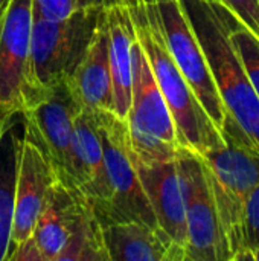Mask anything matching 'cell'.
Instances as JSON below:
<instances>
[{"instance_id":"cell-1","label":"cell","mask_w":259,"mask_h":261,"mask_svg":"<svg viewBox=\"0 0 259 261\" xmlns=\"http://www.w3.org/2000/svg\"><path fill=\"white\" fill-rule=\"evenodd\" d=\"M179 2L203 49L226 113L259 148V99L231 40V31L240 20L218 3Z\"/></svg>"},{"instance_id":"cell-2","label":"cell","mask_w":259,"mask_h":261,"mask_svg":"<svg viewBox=\"0 0 259 261\" xmlns=\"http://www.w3.org/2000/svg\"><path fill=\"white\" fill-rule=\"evenodd\" d=\"M130 11L136 38L147 55L156 83L169 109L180 147L205 154L224 145L220 130L174 63L160 31L154 5L134 6Z\"/></svg>"},{"instance_id":"cell-3","label":"cell","mask_w":259,"mask_h":261,"mask_svg":"<svg viewBox=\"0 0 259 261\" xmlns=\"http://www.w3.org/2000/svg\"><path fill=\"white\" fill-rule=\"evenodd\" d=\"M220 133L224 145L198 156L215 199L229 261H232L241 249L246 200L259 184V148L227 113Z\"/></svg>"},{"instance_id":"cell-4","label":"cell","mask_w":259,"mask_h":261,"mask_svg":"<svg viewBox=\"0 0 259 261\" xmlns=\"http://www.w3.org/2000/svg\"><path fill=\"white\" fill-rule=\"evenodd\" d=\"M104 8H89L60 20L32 17L26 102L37 93L70 80L93 41Z\"/></svg>"},{"instance_id":"cell-5","label":"cell","mask_w":259,"mask_h":261,"mask_svg":"<svg viewBox=\"0 0 259 261\" xmlns=\"http://www.w3.org/2000/svg\"><path fill=\"white\" fill-rule=\"evenodd\" d=\"M95 113L104 147L107 197L99 208L92 210L93 214L101 226L142 222L159 229L137 174L125 119L119 118L114 112L101 110Z\"/></svg>"},{"instance_id":"cell-6","label":"cell","mask_w":259,"mask_h":261,"mask_svg":"<svg viewBox=\"0 0 259 261\" xmlns=\"http://www.w3.org/2000/svg\"><path fill=\"white\" fill-rule=\"evenodd\" d=\"M133 156L139 165L177 159L182 148L176 125L137 38L133 44L131 102L125 118Z\"/></svg>"},{"instance_id":"cell-7","label":"cell","mask_w":259,"mask_h":261,"mask_svg":"<svg viewBox=\"0 0 259 261\" xmlns=\"http://www.w3.org/2000/svg\"><path fill=\"white\" fill-rule=\"evenodd\" d=\"M177 165L186 213L185 261H229L215 199L202 158L182 148Z\"/></svg>"},{"instance_id":"cell-8","label":"cell","mask_w":259,"mask_h":261,"mask_svg":"<svg viewBox=\"0 0 259 261\" xmlns=\"http://www.w3.org/2000/svg\"><path fill=\"white\" fill-rule=\"evenodd\" d=\"M81 112L69 81H61L31 98L21 109L24 133L50 161L58 179L70 185V142L73 124Z\"/></svg>"},{"instance_id":"cell-9","label":"cell","mask_w":259,"mask_h":261,"mask_svg":"<svg viewBox=\"0 0 259 261\" xmlns=\"http://www.w3.org/2000/svg\"><path fill=\"white\" fill-rule=\"evenodd\" d=\"M157 21L168 50L179 70L191 86L200 104L221 130L226 110L208 66L203 49L185 15L179 0H165L154 5Z\"/></svg>"},{"instance_id":"cell-10","label":"cell","mask_w":259,"mask_h":261,"mask_svg":"<svg viewBox=\"0 0 259 261\" xmlns=\"http://www.w3.org/2000/svg\"><path fill=\"white\" fill-rule=\"evenodd\" d=\"M32 0H11L0 15V106L21 110L29 93Z\"/></svg>"},{"instance_id":"cell-11","label":"cell","mask_w":259,"mask_h":261,"mask_svg":"<svg viewBox=\"0 0 259 261\" xmlns=\"http://www.w3.org/2000/svg\"><path fill=\"white\" fill-rule=\"evenodd\" d=\"M56 179L58 176L44 151L24 133L14 191L9 251L32 236Z\"/></svg>"},{"instance_id":"cell-12","label":"cell","mask_w":259,"mask_h":261,"mask_svg":"<svg viewBox=\"0 0 259 261\" xmlns=\"http://www.w3.org/2000/svg\"><path fill=\"white\" fill-rule=\"evenodd\" d=\"M70 185L85 197L92 210L105 202L104 147L95 112L81 110L75 119L70 142Z\"/></svg>"},{"instance_id":"cell-13","label":"cell","mask_w":259,"mask_h":261,"mask_svg":"<svg viewBox=\"0 0 259 261\" xmlns=\"http://www.w3.org/2000/svg\"><path fill=\"white\" fill-rule=\"evenodd\" d=\"M137 174L159 229L179 248L186 246V213L177 159L139 165Z\"/></svg>"},{"instance_id":"cell-14","label":"cell","mask_w":259,"mask_h":261,"mask_svg":"<svg viewBox=\"0 0 259 261\" xmlns=\"http://www.w3.org/2000/svg\"><path fill=\"white\" fill-rule=\"evenodd\" d=\"M108 35V61L113 81L114 113L125 119L131 102L133 84V44L136 40L134 21L124 0L104 8Z\"/></svg>"},{"instance_id":"cell-15","label":"cell","mask_w":259,"mask_h":261,"mask_svg":"<svg viewBox=\"0 0 259 261\" xmlns=\"http://www.w3.org/2000/svg\"><path fill=\"white\" fill-rule=\"evenodd\" d=\"M69 84L81 110L114 112L105 14H102L93 41L75 73L70 76Z\"/></svg>"},{"instance_id":"cell-16","label":"cell","mask_w":259,"mask_h":261,"mask_svg":"<svg viewBox=\"0 0 259 261\" xmlns=\"http://www.w3.org/2000/svg\"><path fill=\"white\" fill-rule=\"evenodd\" d=\"M108 261H185V251L160 229L142 222L102 226Z\"/></svg>"},{"instance_id":"cell-17","label":"cell","mask_w":259,"mask_h":261,"mask_svg":"<svg viewBox=\"0 0 259 261\" xmlns=\"http://www.w3.org/2000/svg\"><path fill=\"white\" fill-rule=\"evenodd\" d=\"M23 139L21 110L0 106V261H6L11 248L14 191Z\"/></svg>"},{"instance_id":"cell-18","label":"cell","mask_w":259,"mask_h":261,"mask_svg":"<svg viewBox=\"0 0 259 261\" xmlns=\"http://www.w3.org/2000/svg\"><path fill=\"white\" fill-rule=\"evenodd\" d=\"M82 199L84 196L76 188L63 184L60 179L53 182L44 210L31 236L43 261H58Z\"/></svg>"},{"instance_id":"cell-19","label":"cell","mask_w":259,"mask_h":261,"mask_svg":"<svg viewBox=\"0 0 259 261\" xmlns=\"http://www.w3.org/2000/svg\"><path fill=\"white\" fill-rule=\"evenodd\" d=\"M58 261H108L102 240V226L85 197L81 202L70 236Z\"/></svg>"},{"instance_id":"cell-20","label":"cell","mask_w":259,"mask_h":261,"mask_svg":"<svg viewBox=\"0 0 259 261\" xmlns=\"http://www.w3.org/2000/svg\"><path fill=\"white\" fill-rule=\"evenodd\" d=\"M231 40L259 99V40L241 21L231 31Z\"/></svg>"},{"instance_id":"cell-21","label":"cell","mask_w":259,"mask_h":261,"mask_svg":"<svg viewBox=\"0 0 259 261\" xmlns=\"http://www.w3.org/2000/svg\"><path fill=\"white\" fill-rule=\"evenodd\" d=\"M259 245V184L249 194L241 225V249L232 261H253V251Z\"/></svg>"},{"instance_id":"cell-22","label":"cell","mask_w":259,"mask_h":261,"mask_svg":"<svg viewBox=\"0 0 259 261\" xmlns=\"http://www.w3.org/2000/svg\"><path fill=\"white\" fill-rule=\"evenodd\" d=\"M119 0H32V17L46 20L66 18L89 8H105Z\"/></svg>"},{"instance_id":"cell-23","label":"cell","mask_w":259,"mask_h":261,"mask_svg":"<svg viewBox=\"0 0 259 261\" xmlns=\"http://www.w3.org/2000/svg\"><path fill=\"white\" fill-rule=\"evenodd\" d=\"M227 8L259 40V0H208Z\"/></svg>"},{"instance_id":"cell-24","label":"cell","mask_w":259,"mask_h":261,"mask_svg":"<svg viewBox=\"0 0 259 261\" xmlns=\"http://www.w3.org/2000/svg\"><path fill=\"white\" fill-rule=\"evenodd\" d=\"M130 8H134V6H145V5H157L160 2H165V0H124Z\"/></svg>"},{"instance_id":"cell-25","label":"cell","mask_w":259,"mask_h":261,"mask_svg":"<svg viewBox=\"0 0 259 261\" xmlns=\"http://www.w3.org/2000/svg\"><path fill=\"white\" fill-rule=\"evenodd\" d=\"M11 0H0V15L3 14V11L6 9V6H8V3H9Z\"/></svg>"},{"instance_id":"cell-26","label":"cell","mask_w":259,"mask_h":261,"mask_svg":"<svg viewBox=\"0 0 259 261\" xmlns=\"http://www.w3.org/2000/svg\"><path fill=\"white\" fill-rule=\"evenodd\" d=\"M253 261H259V245L258 248L253 251Z\"/></svg>"}]
</instances>
